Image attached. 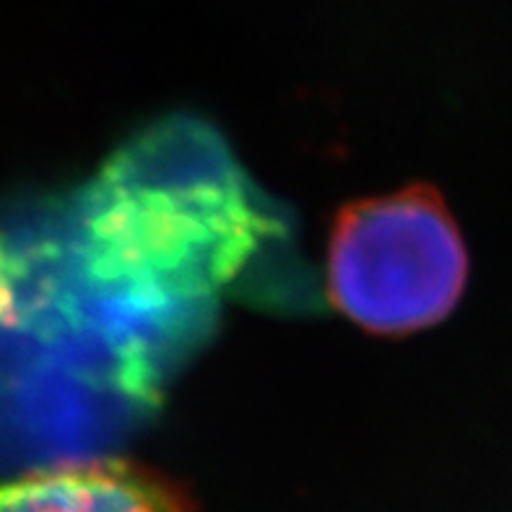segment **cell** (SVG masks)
I'll return each instance as SVG.
<instances>
[{
    "label": "cell",
    "instance_id": "6da1fadb",
    "mask_svg": "<svg viewBox=\"0 0 512 512\" xmlns=\"http://www.w3.org/2000/svg\"><path fill=\"white\" fill-rule=\"evenodd\" d=\"M273 232L258 190L216 130L172 117L104 162L68 234L99 292L188 349Z\"/></svg>",
    "mask_w": 512,
    "mask_h": 512
},
{
    "label": "cell",
    "instance_id": "7a4b0ae2",
    "mask_svg": "<svg viewBox=\"0 0 512 512\" xmlns=\"http://www.w3.org/2000/svg\"><path fill=\"white\" fill-rule=\"evenodd\" d=\"M468 253L440 193L411 185L349 203L328 242V294L341 315L380 336L432 328L461 302Z\"/></svg>",
    "mask_w": 512,
    "mask_h": 512
},
{
    "label": "cell",
    "instance_id": "3957f363",
    "mask_svg": "<svg viewBox=\"0 0 512 512\" xmlns=\"http://www.w3.org/2000/svg\"><path fill=\"white\" fill-rule=\"evenodd\" d=\"M0 512H198L167 481L133 463H76L0 481Z\"/></svg>",
    "mask_w": 512,
    "mask_h": 512
}]
</instances>
